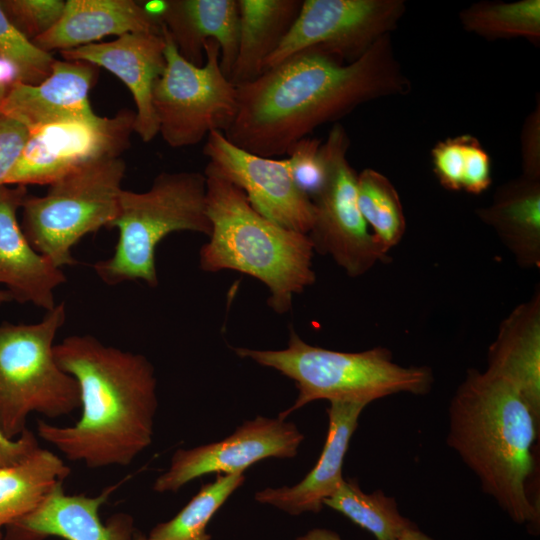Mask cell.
<instances>
[{"mask_svg": "<svg viewBox=\"0 0 540 540\" xmlns=\"http://www.w3.org/2000/svg\"><path fill=\"white\" fill-rule=\"evenodd\" d=\"M40 448L35 434L26 429L18 438L11 440L0 430V466L20 463Z\"/></svg>", "mask_w": 540, "mask_h": 540, "instance_id": "37", "label": "cell"}, {"mask_svg": "<svg viewBox=\"0 0 540 540\" xmlns=\"http://www.w3.org/2000/svg\"><path fill=\"white\" fill-rule=\"evenodd\" d=\"M469 134L448 137L431 149V162L440 185L449 191H461Z\"/></svg>", "mask_w": 540, "mask_h": 540, "instance_id": "33", "label": "cell"}, {"mask_svg": "<svg viewBox=\"0 0 540 540\" xmlns=\"http://www.w3.org/2000/svg\"><path fill=\"white\" fill-rule=\"evenodd\" d=\"M523 269L540 268V179L520 175L499 186L475 211Z\"/></svg>", "mask_w": 540, "mask_h": 540, "instance_id": "23", "label": "cell"}, {"mask_svg": "<svg viewBox=\"0 0 540 540\" xmlns=\"http://www.w3.org/2000/svg\"><path fill=\"white\" fill-rule=\"evenodd\" d=\"M405 10L403 0H303L264 71L308 50L353 62L380 38L391 35Z\"/></svg>", "mask_w": 540, "mask_h": 540, "instance_id": "11", "label": "cell"}, {"mask_svg": "<svg viewBox=\"0 0 540 540\" xmlns=\"http://www.w3.org/2000/svg\"><path fill=\"white\" fill-rule=\"evenodd\" d=\"M7 95H8V92L3 91V90L0 89V109H1V107L3 105V103H4L5 98L7 97Z\"/></svg>", "mask_w": 540, "mask_h": 540, "instance_id": "40", "label": "cell"}, {"mask_svg": "<svg viewBox=\"0 0 540 540\" xmlns=\"http://www.w3.org/2000/svg\"><path fill=\"white\" fill-rule=\"evenodd\" d=\"M241 358L277 370L292 379L298 389L295 403L279 417L316 400L359 402L398 394L425 395L434 384L428 366H403L392 352L374 347L360 352H341L306 343L291 329L288 345L281 350L234 348Z\"/></svg>", "mask_w": 540, "mask_h": 540, "instance_id": "5", "label": "cell"}, {"mask_svg": "<svg viewBox=\"0 0 540 540\" xmlns=\"http://www.w3.org/2000/svg\"><path fill=\"white\" fill-rule=\"evenodd\" d=\"M27 196L26 186H0V285L13 301L48 312L56 306V289L67 278L62 268L33 248L21 228L17 212Z\"/></svg>", "mask_w": 540, "mask_h": 540, "instance_id": "17", "label": "cell"}, {"mask_svg": "<svg viewBox=\"0 0 540 540\" xmlns=\"http://www.w3.org/2000/svg\"><path fill=\"white\" fill-rule=\"evenodd\" d=\"M539 423L509 382L475 368L467 370L448 407V446L512 521L537 527L540 509L529 487Z\"/></svg>", "mask_w": 540, "mask_h": 540, "instance_id": "3", "label": "cell"}, {"mask_svg": "<svg viewBox=\"0 0 540 540\" xmlns=\"http://www.w3.org/2000/svg\"><path fill=\"white\" fill-rule=\"evenodd\" d=\"M13 301L11 295L6 289L0 288V306L4 303Z\"/></svg>", "mask_w": 540, "mask_h": 540, "instance_id": "39", "label": "cell"}, {"mask_svg": "<svg viewBox=\"0 0 540 540\" xmlns=\"http://www.w3.org/2000/svg\"><path fill=\"white\" fill-rule=\"evenodd\" d=\"M135 32H161L159 20L137 1L68 0L57 23L32 42L46 52H62Z\"/></svg>", "mask_w": 540, "mask_h": 540, "instance_id": "22", "label": "cell"}, {"mask_svg": "<svg viewBox=\"0 0 540 540\" xmlns=\"http://www.w3.org/2000/svg\"><path fill=\"white\" fill-rule=\"evenodd\" d=\"M208 158L205 174H212L241 189L251 206L280 226L308 234L314 220L312 201L295 185L286 158L265 157L230 142L213 131L203 148Z\"/></svg>", "mask_w": 540, "mask_h": 540, "instance_id": "13", "label": "cell"}, {"mask_svg": "<svg viewBox=\"0 0 540 540\" xmlns=\"http://www.w3.org/2000/svg\"><path fill=\"white\" fill-rule=\"evenodd\" d=\"M114 227L119 231L114 253L93 265L97 276L108 285L141 280L156 287L155 252L167 235L177 231L211 234L204 173L161 172L145 192L123 189Z\"/></svg>", "mask_w": 540, "mask_h": 540, "instance_id": "6", "label": "cell"}, {"mask_svg": "<svg viewBox=\"0 0 540 540\" xmlns=\"http://www.w3.org/2000/svg\"><path fill=\"white\" fill-rule=\"evenodd\" d=\"M492 184L491 159L480 141L469 134L462 190L473 195L485 192Z\"/></svg>", "mask_w": 540, "mask_h": 540, "instance_id": "35", "label": "cell"}, {"mask_svg": "<svg viewBox=\"0 0 540 540\" xmlns=\"http://www.w3.org/2000/svg\"><path fill=\"white\" fill-rule=\"evenodd\" d=\"M120 484L90 497L66 494L63 483H59L34 510L6 526L3 540H44L49 536L65 540H148L135 529L128 514H114L102 523L100 507Z\"/></svg>", "mask_w": 540, "mask_h": 540, "instance_id": "15", "label": "cell"}, {"mask_svg": "<svg viewBox=\"0 0 540 540\" xmlns=\"http://www.w3.org/2000/svg\"><path fill=\"white\" fill-rule=\"evenodd\" d=\"M9 21L29 40L49 31L64 10L63 0H0Z\"/></svg>", "mask_w": 540, "mask_h": 540, "instance_id": "32", "label": "cell"}, {"mask_svg": "<svg viewBox=\"0 0 540 540\" xmlns=\"http://www.w3.org/2000/svg\"><path fill=\"white\" fill-rule=\"evenodd\" d=\"M0 56L18 70L22 83L39 84L52 72L55 58L36 46L7 18L0 5Z\"/></svg>", "mask_w": 540, "mask_h": 540, "instance_id": "30", "label": "cell"}, {"mask_svg": "<svg viewBox=\"0 0 540 540\" xmlns=\"http://www.w3.org/2000/svg\"><path fill=\"white\" fill-rule=\"evenodd\" d=\"M97 77L96 66L82 61L55 60L51 74L39 84H16L0 112L29 131L70 120H92L98 115L89 102Z\"/></svg>", "mask_w": 540, "mask_h": 540, "instance_id": "18", "label": "cell"}, {"mask_svg": "<svg viewBox=\"0 0 540 540\" xmlns=\"http://www.w3.org/2000/svg\"><path fill=\"white\" fill-rule=\"evenodd\" d=\"M285 155L295 185L313 201L322 191L328 175L323 141L304 137L292 144Z\"/></svg>", "mask_w": 540, "mask_h": 540, "instance_id": "31", "label": "cell"}, {"mask_svg": "<svg viewBox=\"0 0 540 540\" xmlns=\"http://www.w3.org/2000/svg\"><path fill=\"white\" fill-rule=\"evenodd\" d=\"M125 172L122 157L103 159L51 183L42 196L28 195L21 228L29 243L57 267L75 264L72 248L116 219Z\"/></svg>", "mask_w": 540, "mask_h": 540, "instance_id": "8", "label": "cell"}, {"mask_svg": "<svg viewBox=\"0 0 540 540\" xmlns=\"http://www.w3.org/2000/svg\"><path fill=\"white\" fill-rule=\"evenodd\" d=\"M486 371L509 382L540 420V292L500 323L487 352Z\"/></svg>", "mask_w": 540, "mask_h": 540, "instance_id": "21", "label": "cell"}, {"mask_svg": "<svg viewBox=\"0 0 540 540\" xmlns=\"http://www.w3.org/2000/svg\"><path fill=\"white\" fill-rule=\"evenodd\" d=\"M462 28L487 40L540 41V0L480 1L459 13Z\"/></svg>", "mask_w": 540, "mask_h": 540, "instance_id": "27", "label": "cell"}, {"mask_svg": "<svg viewBox=\"0 0 540 540\" xmlns=\"http://www.w3.org/2000/svg\"><path fill=\"white\" fill-rule=\"evenodd\" d=\"M206 177L209 241L199 253L206 272L234 270L261 281L276 313L292 307L293 297L314 284V249L307 234L276 224L258 213L243 191L212 174Z\"/></svg>", "mask_w": 540, "mask_h": 540, "instance_id": "4", "label": "cell"}, {"mask_svg": "<svg viewBox=\"0 0 540 540\" xmlns=\"http://www.w3.org/2000/svg\"><path fill=\"white\" fill-rule=\"evenodd\" d=\"M239 41L229 76L239 86L258 78L293 25L303 0H237Z\"/></svg>", "mask_w": 540, "mask_h": 540, "instance_id": "24", "label": "cell"}, {"mask_svg": "<svg viewBox=\"0 0 540 540\" xmlns=\"http://www.w3.org/2000/svg\"><path fill=\"white\" fill-rule=\"evenodd\" d=\"M521 175L540 179V99L526 116L520 131Z\"/></svg>", "mask_w": 540, "mask_h": 540, "instance_id": "36", "label": "cell"}, {"mask_svg": "<svg viewBox=\"0 0 540 540\" xmlns=\"http://www.w3.org/2000/svg\"><path fill=\"white\" fill-rule=\"evenodd\" d=\"M66 320L64 303L32 324H0V430L14 440L32 412L48 418L80 407L77 381L54 356V340Z\"/></svg>", "mask_w": 540, "mask_h": 540, "instance_id": "7", "label": "cell"}, {"mask_svg": "<svg viewBox=\"0 0 540 540\" xmlns=\"http://www.w3.org/2000/svg\"><path fill=\"white\" fill-rule=\"evenodd\" d=\"M349 146L345 128L335 123L323 142L328 175L312 201L314 220L307 235L314 252L330 256L349 277L356 278L390 257L377 245L359 210L358 174L347 159Z\"/></svg>", "mask_w": 540, "mask_h": 540, "instance_id": "10", "label": "cell"}, {"mask_svg": "<svg viewBox=\"0 0 540 540\" xmlns=\"http://www.w3.org/2000/svg\"><path fill=\"white\" fill-rule=\"evenodd\" d=\"M366 406L367 404L359 402H330L327 409V437L315 466L298 484L263 489L255 494V500L291 515L320 512L325 499L344 481V459L359 417Z\"/></svg>", "mask_w": 540, "mask_h": 540, "instance_id": "20", "label": "cell"}, {"mask_svg": "<svg viewBox=\"0 0 540 540\" xmlns=\"http://www.w3.org/2000/svg\"><path fill=\"white\" fill-rule=\"evenodd\" d=\"M357 200L377 245L388 254L406 231V218L396 188L385 175L366 168L357 175Z\"/></svg>", "mask_w": 540, "mask_h": 540, "instance_id": "28", "label": "cell"}, {"mask_svg": "<svg viewBox=\"0 0 540 540\" xmlns=\"http://www.w3.org/2000/svg\"><path fill=\"white\" fill-rule=\"evenodd\" d=\"M244 481L243 473L217 474L216 480L203 484L172 519L157 524L148 540H210V520Z\"/></svg>", "mask_w": 540, "mask_h": 540, "instance_id": "29", "label": "cell"}, {"mask_svg": "<svg viewBox=\"0 0 540 540\" xmlns=\"http://www.w3.org/2000/svg\"><path fill=\"white\" fill-rule=\"evenodd\" d=\"M69 474L60 457L41 447L20 463L0 466V540L4 526L34 510Z\"/></svg>", "mask_w": 540, "mask_h": 540, "instance_id": "25", "label": "cell"}, {"mask_svg": "<svg viewBox=\"0 0 540 540\" xmlns=\"http://www.w3.org/2000/svg\"><path fill=\"white\" fill-rule=\"evenodd\" d=\"M54 356L78 383L82 413L68 427L38 420V436L89 468L131 464L152 442L158 399L151 362L90 334L64 338Z\"/></svg>", "mask_w": 540, "mask_h": 540, "instance_id": "2", "label": "cell"}, {"mask_svg": "<svg viewBox=\"0 0 540 540\" xmlns=\"http://www.w3.org/2000/svg\"><path fill=\"white\" fill-rule=\"evenodd\" d=\"M135 112L62 121L29 131L21 156L5 185H44L129 148Z\"/></svg>", "mask_w": 540, "mask_h": 540, "instance_id": "12", "label": "cell"}, {"mask_svg": "<svg viewBox=\"0 0 540 540\" xmlns=\"http://www.w3.org/2000/svg\"><path fill=\"white\" fill-rule=\"evenodd\" d=\"M165 40V68L152 92L159 134L172 148L200 143L213 132L225 133L238 111L237 87L223 73L220 48L204 45L202 66L188 62L161 26Z\"/></svg>", "mask_w": 540, "mask_h": 540, "instance_id": "9", "label": "cell"}, {"mask_svg": "<svg viewBox=\"0 0 540 540\" xmlns=\"http://www.w3.org/2000/svg\"><path fill=\"white\" fill-rule=\"evenodd\" d=\"M324 505L370 532L375 540H399L417 528L400 513L395 498L381 490L365 493L355 479H344Z\"/></svg>", "mask_w": 540, "mask_h": 540, "instance_id": "26", "label": "cell"}, {"mask_svg": "<svg viewBox=\"0 0 540 540\" xmlns=\"http://www.w3.org/2000/svg\"><path fill=\"white\" fill-rule=\"evenodd\" d=\"M296 540H342L340 536L326 528H314L306 534L299 536ZM399 540H435L418 528L410 530L404 534Z\"/></svg>", "mask_w": 540, "mask_h": 540, "instance_id": "38", "label": "cell"}, {"mask_svg": "<svg viewBox=\"0 0 540 540\" xmlns=\"http://www.w3.org/2000/svg\"><path fill=\"white\" fill-rule=\"evenodd\" d=\"M236 87L238 111L224 135L248 152L276 158L362 104L408 94L411 82L386 35L353 62L303 51Z\"/></svg>", "mask_w": 540, "mask_h": 540, "instance_id": "1", "label": "cell"}, {"mask_svg": "<svg viewBox=\"0 0 540 540\" xmlns=\"http://www.w3.org/2000/svg\"><path fill=\"white\" fill-rule=\"evenodd\" d=\"M61 55L64 60L87 62L118 77L136 105L134 132L145 143L159 134L152 92L166 64L162 31L127 33L109 42L62 51Z\"/></svg>", "mask_w": 540, "mask_h": 540, "instance_id": "16", "label": "cell"}, {"mask_svg": "<svg viewBox=\"0 0 540 540\" xmlns=\"http://www.w3.org/2000/svg\"><path fill=\"white\" fill-rule=\"evenodd\" d=\"M29 137V130L16 119L0 112V186L18 162Z\"/></svg>", "mask_w": 540, "mask_h": 540, "instance_id": "34", "label": "cell"}, {"mask_svg": "<svg viewBox=\"0 0 540 540\" xmlns=\"http://www.w3.org/2000/svg\"><path fill=\"white\" fill-rule=\"evenodd\" d=\"M153 15L170 35L179 53L196 66L204 64V45L214 40L220 48V66L229 78L238 51L237 0L156 1Z\"/></svg>", "mask_w": 540, "mask_h": 540, "instance_id": "19", "label": "cell"}, {"mask_svg": "<svg viewBox=\"0 0 540 540\" xmlns=\"http://www.w3.org/2000/svg\"><path fill=\"white\" fill-rule=\"evenodd\" d=\"M304 435L292 422L257 416L245 421L230 436L191 449H178L166 472L153 484L156 492H176L203 475L243 473L266 458H293Z\"/></svg>", "mask_w": 540, "mask_h": 540, "instance_id": "14", "label": "cell"}]
</instances>
